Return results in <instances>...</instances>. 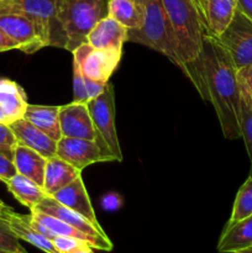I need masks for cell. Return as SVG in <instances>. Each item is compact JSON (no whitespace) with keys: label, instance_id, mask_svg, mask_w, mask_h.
<instances>
[{"label":"cell","instance_id":"6da1fadb","mask_svg":"<svg viewBox=\"0 0 252 253\" xmlns=\"http://www.w3.org/2000/svg\"><path fill=\"white\" fill-rule=\"evenodd\" d=\"M203 71L208 99L214 106L222 135L227 140L240 138L239 72L226 49L210 35L204 39Z\"/></svg>","mask_w":252,"mask_h":253},{"label":"cell","instance_id":"7a4b0ae2","mask_svg":"<svg viewBox=\"0 0 252 253\" xmlns=\"http://www.w3.org/2000/svg\"><path fill=\"white\" fill-rule=\"evenodd\" d=\"M162 1L178 53L185 66V77L200 96L209 101L203 71V46L208 31L199 0Z\"/></svg>","mask_w":252,"mask_h":253},{"label":"cell","instance_id":"3957f363","mask_svg":"<svg viewBox=\"0 0 252 253\" xmlns=\"http://www.w3.org/2000/svg\"><path fill=\"white\" fill-rule=\"evenodd\" d=\"M136 1L140 5L142 12V25L138 30L128 31L127 41L143 44L163 54L185 74V66L178 53L162 0H136Z\"/></svg>","mask_w":252,"mask_h":253},{"label":"cell","instance_id":"277c9868","mask_svg":"<svg viewBox=\"0 0 252 253\" xmlns=\"http://www.w3.org/2000/svg\"><path fill=\"white\" fill-rule=\"evenodd\" d=\"M108 16V0H59L58 20L66 47L73 52L85 43L86 36L103 17Z\"/></svg>","mask_w":252,"mask_h":253},{"label":"cell","instance_id":"5b68a950","mask_svg":"<svg viewBox=\"0 0 252 253\" xmlns=\"http://www.w3.org/2000/svg\"><path fill=\"white\" fill-rule=\"evenodd\" d=\"M59 0H0V12L19 14L39 26L47 47H66L58 20Z\"/></svg>","mask_w":252,"mask_h":253},{"label":"cell","instance_id":"8992f818","mask_svg":"<svg viewBox=\"0 0 252 253\" xmlns=\"http://www.w3.org/2000/svg\"><path fill=\"white\" fill-rule=\"evenodd\" d=\"M89 113L98 135V143L104 151L110 152L118 162L123 161V151L119 142L115 125V91L110 83L98 98L88 103Z\"/></svg>","mask_w":252,"mask_h":253},{"label":"cell","instance_id":"52a82bcc","mask_svg":"<svg viewBox=\"0 0 252 253\" xmlns=\"http://www.w3.org/2000/svg\"><path fill=\"white\" fill-rule=\"evenodd\" d=\"M216 39L231 57L237 72L252 66V21L239 9L227 29Z\"/></svg>","mask_w":252,"mask_h":253},{"label":"cell","instance_id":"ba28073f","mask_svg":"<svg viewBox=\"0 0 252 253\" xmlns=\"http://www.w3.org/2000/svg\"><path fill=\"white\" fill-rule=\"evenodd\" d=\"M73 63L78 66L82 74L100 83H109V79L118 68L123 51L100 49L83 43L73 52Z\"/></svg>","mask_w":252,"mask_h":253},{"label":"cell","instance_id":"9c48e42d","mask_svg":"<svg viewBox=\"0 0 252 253\" xmlns=\"http://www.w3.org/2000/svg\"><path fill=\"white\" fill-rule=\"evenodd\" d=\"M59 158L71 163L79 170L100 162H113L116 161L110 152L104 151L96 141L85 138L61 137L57 142V153Z\"/></svg>","mask_w":252,"mask_h":253},{"label":"cell","instance_id":"30bf717a","mask_svg":"<svg viewBox=\"0 0 252 253\" xmlns=\"http://www.w3.org/2000/svg\"><path fill=\"white\" fill-rule=\"evenodd\" d=\"M0 29L16 43L17 49L31 54L47 47L46 40L34 21L19 14L0 12Z\"/></svg>","mask_w":252,"mask_h":253},{"label":"cell","instance_id":"8fae6325","mask_svg":"<svg viewBox=\"0 0 252 253\" xmlns=\"http://www.w3.org/2000/svg\"><path fill=\"white\" fill-rule=\"evenodd\" d=\"M35 209L40 210V211L44 212V214L51 215V216L57 217L61 221L66 222V224L76 227L77 230L82 231L83 234L90 236L91 239H94L100 245L101 251L109 252L113 250V242L110 241V239H109L108 235H106V232L103 229H98L96 226H94L88 219L82 216L81 214H78L74 210L62 205L53 197L46 195L44 199Z\"/></svg>","mask_w":252,"mask_h":253},{"label":"cell","instance_id":"7c38bea8","mask_svg":"<svg viewBox=\"0 0 252 253\" xmlns=\"http://www.w3.org/2000/svg\"><path fill=\"white\" fill-rule=\"evenodd\" d=\"M59 125L62 137L98 141L88 104L72 101L66 105H59Z\"/></svg>","mask_w":252,"mask_h":253},{"label":"cell","instance_id":"4fadbf2b","mask_svg":"<svg viewBox=\"0 0 252 253\" xmlns=\"http://www.w3.org/2000/svg\"><path fill=\"white\" fill-rule=\"evenodd\" d=\"M0 219L6 222L12 234L20 241L27 242L44 253H58L51 240L47 239L46 236L41 235L32 227L31 222H30V215L19 214L4 203L2 205H0Z\"/></svg>","mask_w":252,"mask_h":253},{"label":"cell","instance_id":"5bb4252c","mask_svg":"<svg viewBox=\"0 0 252 253\" xmlns=\"http://www.w3.org/2000/svg\"><path fill=\"white\" fill-rule=\"evenodd\" d=\"M27 105L24 88L11 79L0 78V124L10 126L24 119Z\"/></svg>","mask_w":252,"mask_h":253},{"label":"cell","instance_id":"9a60e30c","mask_svg":"<svg viewBox=\"0 0 252 253\" xmlns=\"http://www.w3.org/2000/svg\"><path fill=\"white\" fill-rule=\"evenodd\" d=\"M128 30L119 24L113 17L105 16L96 22L86 36L85 43L100 49L123 51L124 43L127 41Z\"/></svg>","mask_w":252,"mask_h":253},{"label":"cell","instance_id":"2e32d148","mask_svg":"<svg viewBox=\"0 0 252 253\" xmlns=\"http://www.w3.org/2000/svg\"><path fill=\"white\" fill-rule=\"evenodd\" d=\"M53 198L57 202L61 203L62 205L74 210L78 214H81L82 216L88 219L94 226H96L98 229H103L99 224L95 211H94V208L91 205L90 198H89L88 190H86L82 175L76 178L73 182L69 183L63 189L58 190L53 195Z\"/></svg>","mask_w":252,"mask_h":253},{"label":"cell","instance_id":"e0dca14e","mask_svg":"<svg viewBox=\"0 0 252 253\" xmlns=\"http://www.w3.org/2000/svg\"><path fill=\"white\" fill-rule=\"evenodd\" d=\"M17 143L36 151L44 158L54 157L57 153V141L37 128L25 119L17 120L10 125Z\"/></svg>","mask_w":252,"mask_h":253},{"label":"cell","instance_id":"ac0fdd59","mask_svg":"<svg viewBox=\"0 0 252 253\" xmlns=\"http://www.w3.org/2000/svg\"><path fill=\"white\" fill-rule=\"evenodd\" d=\"M237 2L239 0H204L203 15L208 35L219 37L227 29L237 11Z\"/></svg>","mask_w":252,"mask_h":253},{"label":"cell","instance_id":"d6986e66","mask_svg":"<svg viewBox=\"0 0 252 253\" xmlns=\"http://www.w3.org/2000/svg\"><path fill=\"white\" fill-rule=\"evenodd\" d=\"M79 175H82V170L59 158L58 156H54L48 158L46 162L42 188L47 195L53 197L58 190L63 189Z\"/></svg>","mask_w":252,"mask_h":253},{"label":"cell","instance_id":"ffe728a7","mask_svg":"<svg viewBox=\"0 0 252 253\" xmlns=\"http://www.w3.org/2000/svg\"><path fill=\"white\" fill-rule=\"evenodd\" d=\"M252 249V216L236 222L232 226H225L219 242L220 253H242Z\"/></svg>","mask_w":252,"mask_h":253},{"label":"cell","instance_id":"44dd1931","mask_svg":"<svg viewBox=\"0 0 252 253\" xmlns=\"http://www.w3.org/2000/svg\"><path fill=\"white\" fill-rule=\"evenodd\" d=\"M12 160H14L15 168L19 174L30 178L42 187L47 158L31 148L17 143L14 148Z\"/></svg>","mask_w":252,"mask_h":253},{"label":"cell","instance_id":"7402d4cb","mask_svg":"<svg viewBox=\"0 0 252 253\" xmlns=\"http://www.w3.org/2000/svg\"><path fill=\"white\" fill-rule=\"evenodd\" d=\"M25 120L31 123L46 135L58 142L62 137L61 125H59V106L56 105H32L29 104Z\"/></svg>","mask_w":252,"mask_h":253},{"label":"cell","instance_id":"603a6c76","mask_svg":"<svg viewBox=\"0 0 252 253\" xmlns=\"http://www.w3.org/2000/svg\"><path fill=\"white\" fill-rule=\"evenodd\" d=\"M5 184L12 197L30 210L35 209L47 195L41 185L19 173L6 180Z\"/></svg>","mask_w":252,"mask_h":253},{"label":"cell","instance_id":"cb8c5ba5","mask_svg":"<svg viewBox=\"0 0 252 253\" xmlns=\"http://www.w3.org/2000/svg\"><path fill=\"white\" fill-rule=\"evenodd\" d=\"M108 16L125 26L128 31L142 25V12L136 0H108Z\"/></svg>","mask_w":252,"mask_h":253},{"label":"cell","instance_id":"d4e9b609","mask_svg":"<svg viewBox=\"0 0 252 253\" xmlns=\"http://www.w3.org/2000/svg\"><path fill=\"white\" fill-rule=\"evenodd\" d=\"M240 82V131L241 137L244 138L245 147L249 155L252 175V96L249 89L246 88L242 79L239 77Z\"/></svg>","mask_w":252,"mask_h":253},{"label":"cell","instance_id":"484cf974","mask_svg":"<svg viewBox=\"0 0 252 253\" xmlns=\"http://www.w3.org/2000/svg\"><path fill=\"white\" fill-rule=\"evenodd\" d=\"M250 216H252V175L247 178L246 182L240 187L237 192L226 227L232 226L236 222Z\"/></svg>","mask_w":252,"mask_h":253},{"label":"cell","instance_id":"4316f807","mask_svg":"<svg viewBox=\"0 0 252 253\" xmlns=\"http://www.w3.org/2000/svg\"><path fill=\"white\" fill-rule=\"evenodd\" d=\"M0 253H26L20 240L12 234L4 220L0 219Z\"/></svg>","mask_w":252,"mask_h":253},{"label":"cell","instance_id":"83f0119b","mask_svg":"<svg viewBox=\"0 0 252 253\" xmlns=\"http://www.w3.org/2000/svg\"><path fill=\"white\" fill-rule=\"evenodd\" d=\"M73 101L83 104L89 103L84 76L76 63H73Z\"/></svg>","mask_w":252,"mask_h":253},{"label":"cell","instance_id":"f1b7e54d","mask_svg":"<svg viewBox=\"0 0 252 253\" xmlns=\"http://www.w3.org/2000/svg\"><path fill=\"white\" fill-rule=\"evenodd\" d=\"M17 145V140L9 125L0 124V151L14 155V148Z\"/></svg>","mask_w":252,"mask_h":253},{"label":"cell","instance_id":"f546056e","mask_svg":"<svg viewBox=\"0 0 252 253\" xmlns=\"http://www.w3.org/2000/svg\"><path fill=\"white\" fill-rule=\"evenodd\" d=\"M52 244H53L54 249L58 251V253H68L73 251L78 246H81V245L86 244V242L76 239V237L56 236L54 239H52Z\"/></svg>","mask_w":252,"mask_h":253},{"label":"cell","instance_id":"4dcf8cb0","mask_svg":"<svg viewBox=\"0 0 252 253\" xmlns=\"http://www.w3.org/2000/svg\"><path fill=\"white\" fill-rule=\"evenodd\" d=\"M16 173L17 172L14 165V160H12V155L0 151V180L5 183L10 178L14 177Z\"/></svg>","mask_w":252,"mask_h":253},{"label":"cell","instance_id":"1f68e13d","mask_svg":"<svg viewBox=\"0 0 252 253\" xmlns=\"http://www.w3.org/2000/svg\"><path fill=\"white\" fill-rule=\"evenodd\" d=\"M100 205L105 211H118L123 207V198L115 192H109L103 195L100 199Z\"/></svg>","mask_w":252,"mask_h":253},{"label":"cell","instance_id":"d6a6232c","mask_svg":"<svg viewBox=\"0 0 252 253\" xmlns=\"http://www.w3.org/2000/svg\"><path fill=\"white\" fill-rule=\"evenodd\" d=\"M84 82H85V88H86V94H88L89 101L93 100V99L98 98L101 93L105 89L106 84L100 83V82H95L93 79H89L86 77H84Z\"/></svg>","mask_w":252,"mask_h":253},{"label":"cell","instance_id":"836d02e7","mask_svg":"<svg viewBox=\"0 0 252 253\" xmlns=\"http://www.w3.org/2000/svg\"><path fill=\"white\" fill-rule=\"evenodd\" d=\"M11 49H17L16 43L0 29V52L11 51Z\"/></svg>","mask_w":252,"mask_h":253},{"label":"cell","instance_id":"e575fe53","mask_svg":"<svg viewBox=\"0 0 252 253\" xmlns=\"http://www.w3.org/2000/svg\"><path fill=\"white\" fill-rule=\"evenodd\" d=\"M239 77L242 79V82H244L245 85L249 89L250 94L252 96V66L239 71Z\"/></svg>","mask_w":252,"mask_h":253},{"label":"cell","instance_id":"d590c367","mask_svg":"<svg viewBox=\"0 0 252 253\" xmlns=\"http://www.w3.org/2000/svg\"><path fill=\"white\" fill-rule=\"evenodd\" d=\"M237 9L252 21V0H239Z\"/></svg>","mask_w":252,"mask_h":253},{"label":"cell","instance_id":"8d00e7d4","mask_svg":"<svg viewBox=\"0 0 252 253\" xmlns=\"http://www.w3.org/2000/svg\"><path fill=\"white\" fill-rule=\"evenodd\" d=\"M94 250L95 249H93L89 244H83L68 253H94Z\"/></svg>","mask_w":252,"mask_h":253},{"label":"cell","instance_id":"74e56055","mask_svg":"<svg viewBox=\"0 0 252 253\" xmlns=\"http://www.w3.org/2000/svg\"><path fill=\"white\" fill-rule=\"evenodd\" d=\"M199 4H200V6H202V10H203V5H204V0H199Z\"/></svg>","mask_w":252,"mask_h":253},{"label":"cell","instance_id":"f35d334b","mask_svg":"<svg viewBox=\"0 0 252 253\" xmlns=\"http://www.w3.org/2000/svg\"><path fill=\"white\" fill-rule=\"evenodd\" d=\"M242 253H252V249H250V250H246V251H245V252H242Z\"/></svg>","mask_w":252,"mask_h":253},{"label":"cell","instance_id":"ab89813d","mask_svg":"<svg viewBox=\"0 0 252 253\" xmlns=\"http://www.w3.org/2000/svg\"><path fill=\"white\" fill-rule=\"evenodd\" d=\"M2 204H4V202H2V200L0 199V205H2Z\"/></svg>","mask_w":252,"mask_h":253}]
</instances>
